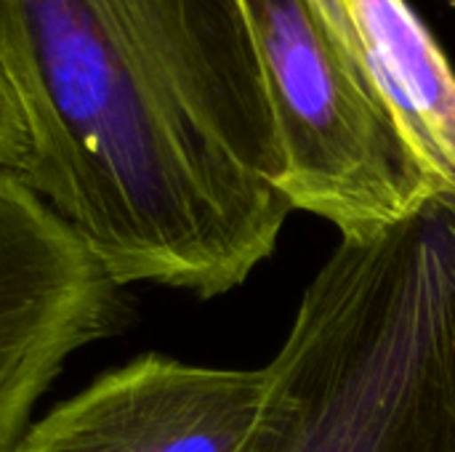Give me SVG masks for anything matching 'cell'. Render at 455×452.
I'll list each match as a JSON object with an SVG mask.
<instances>
[{
	"label": "cell",
	"mask_w": 455,
	"mask_h": 452,
	"mask_svg": "<svg viewBox=\"0 0 455 452\" xmlns=\"http://www.w3.org/2000/svg\"><path fill=\"white\" fill-rule=\"evenodd\" d=\"M24 181L120 285L216 298L293 205L237 0H0Z\"/></svg>",
	"instance_id": "6da1fadb"
},
{
	"label": "cell",
	"mask_w": 455,
	"mask_h": 452,
	"mask_svg": "<svg viewBox=\"0 0 455 452\" xmlns=\"http://www.w3.org/2000/svg\"><path fill=\"white\" fill-rule=\"evenodd\" d=\"M363 67L437 194H455V72L408 0H344Z\"/></svg>",
	"instance_id": "8992f818"
},
{
	"label": "cell",
	"mask_w": 455,
	"mask_h": 452,
	"mask_svg": "<svg viewBox=\"0 0 455 452\" xmlns=\"http://www.w3.org/2000/svg\"><path fill=\"white\" fill-rule=\"evenodd\" d=\"M240 452H455V194L339 242Z\"/></svg>",
	"instance_id": "7a4b0ae2"
},
{
	"label": "cell",
	"mask_w": 455,
	"mask_h": 452,
	"mask_svg": "<svg viewBox=\"0 0 455 452\" xmlns=\"http://www.w3.org/2000/svg\"><path fill=\"white\" fill-rule=\"evenodd\" d=\"M128 325L123 288L77 232L0 168V452H13L67 360Z\"/></svg>",
	"instance_id": "277c9868"
},
{
	"label": "cell",
	"mask_w": 455,
	"mask_h": 452,
	"mask_svg": "<svg viewBox=\"0 0 455 452\" xmlns=\"http://www.w3.org/2000/svg\"><path fill=\"white\" fill-rule=\"evenodd\" d=\"M451 3H455V0H451Z\"/></svg>",
	"instance_id": "9c48e42d"
},
{
	"label": "cell",
	"mask_w": 455,
	"mask_h": 452,
	"mask_svg": "<svg viewBox=\"0 0 455 452\" xmlns=\"http://www.w3.org/2000/svg\"><path fill=\"white\" fill-rule=\"evenodd\" d=\"M264 397L267 368L141 354L56 405L13 452H240Z\"/></svg>",
	"instance_id": "5b68a950"
},
{
	"label": "cell",
	"mask_w": 455,
	"mask_h": 452,
	"mask_svg": "<svg viewBox=\"0 0 455 452\" xmlns=\"http://www.w3.org/2000/svg\"><path fill=\"white\" fill-rule=\"evenodd\" d=\"M29 157V141L21 112L8 83L0 75V168L21 173Z\"/></svg>",
	"instance_id": "52a82bcc"
},
{
	"label": "cell",
	"mask_w": 455,
	"mask_h": 452,
	"mask_svg": "<svg viewBox=\"0 0 455 452\" xmlns=\"http://www.w3.org/2000/svg\"><path fill=\"white\" fill-rule=\"evenodd\" d=\"M317 11V16L323 19V24L328 27L331 37L336 40V45L347 53L349 61H355L363 72V51H360V40H357V32H355V24L349 19V8L344 0H309ZM368 75V72H365Z\"/></svg>",
	"instance_id": "ba28073f"
},
{
	"label": "cell",
	"mask_w": 455,
	"mask_h": 452,
	"mask_svg": "<svg viewBox=\"0 0 455 452\" xmlns=\"http://www.w3.org/2000/svg\"><path fill=\"white\" fill-rule=\"evenodd\" d=\"M264 77L293 210L368 240L437 197L371 77L309 0H237Z\"/></svg>",
	"instance_id": "3957f363"
}]
</instances>
